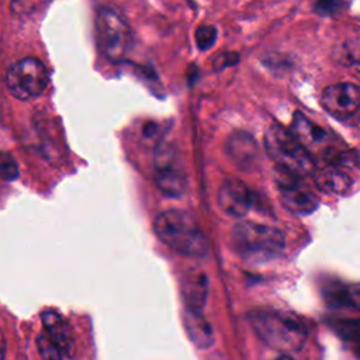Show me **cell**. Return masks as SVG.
<instances>
[{
	"label": "cell",
	"mask_w": 360,
	"mask_h": 360,
	"mask_svg": "<svg viewBox=\"0 0 360 360\" xmlns=\"http://www.w3.org/2000/svg\"><path fill=\"white\" fill-rule=\"evenodd\" d=\"M249 322L256 335L270 347L295 353L307 340L304 323L294 315L276 309H253Z\"/></svg>",
	"instance_id": "cell-1"
},
{
	"label": "cell",
	"mask_w": 360,
	"mask_h": 360,
	"mask_svg": "<svg viewBox=\"0 0 360 360\" xmlns=\"http://www.w3.org/2000/svg\"><path fill=\"white\" fill-rule=\"evenodd\" d=\"M153 229L156 236L173 250L186 256H202L207 253V239L195 218L183 210L160 212Z\"/></svg>",
	"instance_id": "cell-2"
},
{
	"label": "cell",
	"mask_w": 360,
	"mask_h": 360,
	"mask_svg": "<svg viewBox=\"0 0 360 360\" xmlns=\"http://www.w3.org/2000/svg\"><path fill=\"white\" fill-rule=\"evenodd\" d=\"M263 141L269 158L280 170L297 177L312 174L316 170L312 155L297 141L290 129L278 124H271Z\"/></svg>",
	"instance_id": "cell-3"
},
{
	"label": "cell",
	"mask_w": 360,
	"mask_h": 360,
	"mask_svg": "<svg viewBox=\"0 0 360 360\" xmlns=\"http://www.w3.org/2000/svg\"><path fill=\"white\" fill-rule=\"evenodd\" d=\"M232 246L239 256L249 260H269L284 248L283 233L269 225L239 222L232 229Z\"/></svg>",
	"instance_id": "cell-4"
},
{
	"label": "cell",
	"mask_w": 360,
	"mask_h": 360,
	"mask_svg": "<svg viewBox=\"0 0 360 360\" xmlns=\"http://www.w3.org/2000/svg\"><path fill=\"white\" fill-rule=\"evenodd\" d=\"M96 25L103 53L111 62L122 60L132 44L131 30L124 15L114 7H101L96 17Z\"/></svg>",
	"instance_id": "cell-5"
},
{
	"label": "cell",
	"mask_w": 360,
	"mask_h": 360,
	"mask_svg": "<svg viewBox=\"0 0 360 360\" xmlns=\"http://www.w3.org/2000/svg\"><path fill=\"white\" fill-rule=\"evenodd\" d=\"M6 84L18 100L41 96L49 84V72L37 58L27 56L13 63L6 73Z\"/></svg>",
	"instance_id": "cell-6"
},
{
	"label": "cell",
	"mask_w": 360,
	"mask_h": 360,
	"mask_svg": "<svg viewBox=\"0 0 360 360\" xmlns=\"http://www.w3.org/2000/svg\"><path fill=\"white\" fill-rule=\"evenodd\" d=\"M153 172L156 186L169 197H180L187 187V174L177 149L167 142H162L153 158Z\"/></svg>",
	"instance_id": "cell-7"
},
{
	"label": "cell",
	"mask_w": 360,
	"mask_h": 360,
	"mask_svg": "<svg viewBox=\"0 0 360 360\" xmlns=\"http://www.w3.org/2000/svg\"><path fill=\"white\" fill-rule=\"evenodd\" d=\"M323 110L338 120H347L360 110V87L350 82L330 84L321 94Z\"/></svg>",
	"instance_id": "cell-8"
},
{
	"label": "cell",
	"mask_w": 360,
	"mask_h": 360,
	"mask_svg": "<svg viewBox=\"0 0 360 360\" xmlns=\"http://www.w3.org/2000/svg\"><path fill=\"white\" fill-rule=\"evenodd\" d=\"M276 183L284 207L291 212L297 215H307L318 207V198L315 194L307 188V186L301 184L297 176L278 169Z\"/></svg>",
	"instance_id": "cell-9"
},
{
	"label": "cell",
	"mask_w": 360,
	"mask_h": 360,
	"mask_svg": "<svg viewBox=\"0 0 360 360\" xmlns=\"http://www.w3.org/2000/svg\"><path fill=\"white\" fill-rule=\"evenodd\" d=\"M218 204L231 217H245L252 205V195L248 186L239 179H226L218 190Z\"/></svg>",
	"instance_id": "cell-10"
},
{
	"label": "cell",
	"mask_w": 360,
	"mask_h": 360,
	"mask_svg": "<svg viewBox=\"0 0 360 360\" xmlns=\"http://www.w3.org/2000/svg\"><path fill=\"white\" fill-rule=\"evenodd\" d=\"M290 131L297 138V141L309 152V155L321 152L323 153L330 146L329 134L301 112H294Z\"/></svg>",
	"instance_id": "cell-11"
},
{
	"label": "cell",
	"mask_w": 360,
	"mask_h": 360,
	"mask_svg": "<svg viewBox=\"0 0 360 360\" xmlns=\"http://www.w3.org/2000/svg\"><path fill=\"white\" fill-rule=\"evenodd\" d=\"M226 152L229 158L242 169L253 166L257 156V146L255 139L246 132H235L226 142Z\"/></svg>",
	"instance_id": "cell-12"
},
{
	"label": "cell",
	"mask_w": 360,
	"mask_h": 360,
	"mask_svg": "<svg viewBox=\"0 0 360 360\" xmlns=\"http://www.w3.org/2000/svg\"><path fill=\"white\" fill-rule=\"evenodd\" d=\"M208 294V280L200 271H193L183 281V298L187 311L201 312Z\"/></svg>",
	"instance_id": "cell-13"
},
{
	"label": "cell",
	"mask_w": 360,
	"mask_h": 360,
	"mask_svg": "<svg viewBox=\"0 0 360 360\" xmlns=\"http://www.w3.org/2000/svg\"><path fill=\"white\" fill-rule=\"evenodd\" d=\"M44 330L58 345L63 356H70L73 352V340L66 321L55 311H45L42 314Z\"/></svg>",
	"instance_id": "cell-14"
},
{
	"label": "cell",
	"mask_w": 360,
	"mask_h": 360,
	"mask_svg": "<svg viewBox=\"0 0 360 360\" xmlns=\"http://www.w3.org/2000/svg\"><path fill=\"white\" fill-rule=\"evenodd\" d=\"M314 173L316 187L326 194H345L352 186L349 174L338 167L328 166L318 172L315 170Z\"/></svg>",
	"instance_id": "cell-15"
},
{
	"label": "cell",
	"mask_w": 360,
	"mask_h": 360,
	"mask_svg": "<svg viewBox=\"0 0 360 360\" xmlns=\"http://www.w3.org/2000/svg\"><path fill=\"white\" fill-rule=\"evenodd\" d=\"M184 323H186V330H187L191 342L197 347L207 349L212 345V342H214L212 329H211L210 323L204 319L201 312L186 311Z\"/></svg>",
	"instance_id": "cell-16"
},
{
	"label": "cell",
	"mask_w": 360,
	"mask_h": 360,
	"mask_svg": "<svg viewBox=\"0 0 360 360\" xmlns=\"http://www.w3.org/2000/svg\"><path fill=\"white\" fill-rule=\"evenodd\" d=\"M336 52L342 65L354 69L360 75V38L345 41Z\"/></svg>",
	"instance_id": "cell-17"
},
{
	"label": "cell",
	"mask_w": 360,
	"mask_h": 360,
	"mask_svg": "<svg viewBox=\"0 0 360 360\" xmlns=\"http://www.w3.org/2000/svg\"><path fill=\"white\" fill-rule=\"evenodd\" d=\"M37 347L44 360H62L63 357L62 350L58 347V345L49 338V335L45 330L38 335Z\"/></svg>",
	"instance_id": "cell-18"
},
{
	"label": "cell",
	"mask_w": 360,
	"mask_h": 360,
	"mask_svg": "<svg viewBox=\"0 0 360 360\" xmlns=\"http://www.w3.org/2000/svg\"><path fill=\"white\" fill-rule=\"evenodd\" d=\"M339 333L354 345L356 353L360 356V319L342 321L338 325Z\"/></svg>",
	"instance_id": "cell-19"
},
{
	"label": "cell",
	"mask_w": 360,
	"mask_h": 360,
	"mask_svg": "<svg viewBox=\"0 0 360 360\" xmlns=\"http://www.w3.org/2000/svg\"><path fill=\"white\" fill-rule=\"evenodd\" d=\"M217 30L214 25H200L195 30V44L200 51L210 49L217 41Z\"/></svg>",
	"instance_id": "cell-20"
},
{
	"label": "cell",
	"mask_w": 360,
	"mask_h": 360,
	"mask_svg": "<svg viewBox=\"0 0 360 360\" xmlns=\"http://www.w3.org/2000/svg\"><path fill=\"white\" fill-rule=\"evenodd\" d=\"M345 0H315L314 8L321 15H335L345 8Z\"/></svg>",
	"instance_id": "cell-21"
},
{
	"label": "cell",
	"mask_w": 360,
	"mask_h": 360,
	"mask_svg": "<svg viewBox=\"0 0 360 360\" xmlns=\"http://www.w3.org/2000/svg\"><path fill=\"white\" fill-rule=\"evenodd\" d=\"M0 176L10 180L17 176V166L14 160L8 156L0 155Z\"/></svg>",
	"instance_id": "cell-22"
},
{
	"label": "cell",
	"mask_w": 360,
	"mask_h": 360,
	"mask_svg": "<svg viewBox=\"0 0 360 360\" xmlns=\"http://www.w3.org/2000/svg\"><path fill=\"white\" fill-rule=\"evenodd\" d=\"M239 60V55L238 53H233V52H225V53H221L215 58L214 60V68L217 70H221L226 66H231V65H235L236 62Z\"/></svg>",
	"instance_id": "cell-23"
},
{
	"label": "cell",
	"mask_w": 360,
	"mask_h": 360,
	"mask_svg": "<svg viewBox=\"0 0 360 360\" xmlns=\"http://www.w3.org/2000/svg\"><path fill=\"white\" fill-rule=\"evenodd\" d=\"M6 357V338L0 329V360H4Z\"/></svg>",
	"instance_id": "cell-24"
},
{
	"label": "cell",
	"mask_w": 360,
	"mask_h": 360,
	"mask_svg": "<svg viewBox=\"0 0 360 360\" xmlns=\"http://www.w3.org/2000/svg\"><path fill=\"white\" fill-rule=\"evenodd\" d=\"M277 360H292V359L288 357V356H280Z\"/></svg>",
	"instance_id": "cell-25"
}]
</instances>
